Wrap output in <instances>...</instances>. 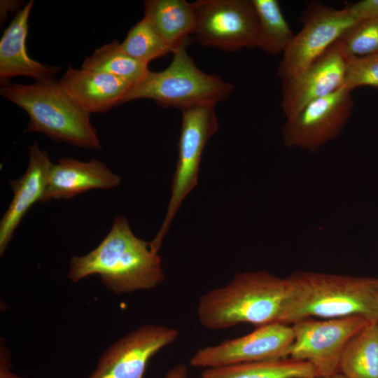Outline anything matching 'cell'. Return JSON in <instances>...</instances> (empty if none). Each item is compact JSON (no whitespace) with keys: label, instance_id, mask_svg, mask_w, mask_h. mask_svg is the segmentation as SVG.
<instances>
[{"label":"cell","instance_id":"obj_21","mask_svg":"<svg viewBox=\"0 0 378 378\" xmlns=\"http://www.w3.org/2000/svg\"><path fill=\"white\" fill-rule=\"evenodd\" d=\"M257 20L256 47L272 55L284 53L294 34L276 0H251Z\"/></svg>","mask_w":378,"mask_h":378},{"label":"cell","instance_id":"obj_27","mask_svg":"<svg viewBox=\"0 0 378 378\" xmlns=\"http://www.w3.org/2000/svg\"><path fill=\"white\" fill-rule=\"evenodd\" d=\"M0 343V378H28L12 370L11 353L4 340Z\"/></svg>","mask_w":378,"mask_h":378},{"label":"cell","instance_id":"obj_15","mask_svg":"<svg viewBox=\"0 0 378 378\" xmlns=\"http://www.w3.org/2000/svg\"><path fill=\"white\" fill-rule=\"evenodd\" d=\"M120 181L119 176L98 160L81 162L62 158L50 167L42 202L69 200L92 189H111L118 186Z\"/></svg>","mask_w":378,"mask_h":378},{"label":"cell","instance_id":"obj_31","mask_svg":"<svg viewBox=\"0 0 378 378\" xmlns=\"http://www.w3.org/2000/svg\"><path fill=\"white\" fill-rule=\"evenodd\" d=\"M377 279H378V277H377Z\"/></svg>","mask_w":378,"mask_h":378},{"label":"cell","instance_id":"obj_4","mask_svg":"<svg viewBox=\"0 0 378 378\" xmlns=\"http://www.w3.org/2000/svg\"><path fill=\"white\" fill-rule=\"evenodd\" d=\"M0 94L27 113L25 132L42 133L81 148L101 149L90 114L70 99L55 78L29 85L8 83L1 85Z\"/></svg>","mask_w":378,"mask_h":378},{"label":"cell","instance_id":"obj_8","mask_svg":"<svg viewBox=\"0 0 378 378\" xmlns=\"http://www.w3.org/2000/svg\"><path fill=\"white\" fill-rule=\"evenodd\" d=\"M301 21L302 27L283 53L277 69L281 80L302 72L357 22L345 7L337 9L318 1L307 5Z\"/></svg>","mask_w":378,"mask_h":378},{"label":"cell","instance_id":"obj_20","mask_svg":"<svg viewBox=\"0 0 378 378\" xmlns=\"http://www.w3.org/2000/svg\"><path fill=\"white\" fill-rule=\"evenodd\" d=\"M338 372L346 378H378V323H370L346 344Z\"/></svg>","mask_w":378,"mask_h":378},{"label":"cell","instance_id":"obj_30","mask_svg":"<svg viewBox=\"0 0 378 378\" xmlns=\"http://www.w3.org/2000/svg\"><path fill=\"white\" fill-rule=\"evenodd\" d=\"M311 378H317V377H311Z\"/></svg>","mask_w":378,"mask_h":378},{"label":"cell","instance_id":"obj_26","mask_svg":"<svg viewBox=\"0 0 378 378\" xmlns=\"http://www.w3.org/2000/svg\"><path fill=\"white\" fill-rule=\"evenodd\" d=\"M344 7L357 22L365 19H378V0L346 3Z\"/></svg>","mask_w":378,"mask_h":378},{"label":"cell","instance_id":"obj_19","mask_svg":"<svg viewBox=\"0 0 378 378\" xmlns=\"http://www.w3.org/2000/svg\"><path fill=\"white\" fill-rule=\"evenodd\" d=\"M313 365L289 358L243 363L204 369L200 378H311L316 377Z\"/></svg>","mask_w":378,"mask_h":378},{"label":"cell","instance_id":"obj_6","mask_svg":"<svg viewBox=\"0 0 378 378\" xmlns=\"http://www.w3.org/2000/svg\"><path fill=\"white\" fill-rule=\"evenodd\" d=\"M214 108L202 106L181 110L178 155L172 179L171 197L160 230L150 241L151 248L155 251L160 250L182 202L197 183L202 152L209 139L218 128Z\"/></svg>","mask_w":378,"mask_h":378},{"label":"cell","instance_id":"obj_24","mask_svg":"<svg viewBox=\"0 0 378 378\" xmlns=\"http://www.w3.org/2000/svg\"><path fill=\"white\" fill-rule=\"evenodd\" d=\"M339 41L350 59L378 53V19L356 22Z\"/></svg>","mask_w":378,"mask_h":378},{"label":"cell","instance_id":"obj_28","mask_svg":"<svg viewBox=\"0 0 378 378\" xmlns=\"http://www.w3.org/2000/svg\"><path fill=\"white\" fill-rule=\"evenodd\" d=\"M188 370L186 365L179 364L170 369L163 378H187Z\"/></svg>","mask_w":378,"mask_h":378},{"label":"cell","instance_id":"obj_11","mask_svg":"<svg viewBox=\"0 0 378 378\" xmlns=\"http://www.w3.org/2000/svg\"><path fill=\"white\" fill-rule=\"evenodd\" d=\"M291 325L276 322L248 334L198 349L190 364L204 369L287 358L293 340Z\"/></svg>","mask_w":378,"mask_h":378},{"label":"cell","instance_id":"obj_23","mask_svg":"<svg viewBox=\"0 0 378 378\" xmlns=\"http://www.w3.org/2000/svg\"><path fill=\"white\" fill-rule=\"evenodd\" d=\"M120 46L129 55L148 64L174 52L145 16L129 30Z\"/></svg>","mask_w":378,"mask_h":378},{"label":"cell","instance_id":"obj_9","mask_svg":"<svg viewBox=\"0 0 378 378\" xmlns=\"http://www.w3.org/2000/svg\"><path fill=\"white\" fill-rule=\"evenodd\" d=\"M195 31L204 46L225 51L255 48L258 20L251 1L199 0Z\"/></svg>","mask_w":378,"mask_h":378},{"label":"cell","instance_id":"obj_10","mask_svg":"<svg viewBox=\"0 0 378 378\" xmlns=\"http://www.w3.org/2000/svg\"><path fill=\"white\" fill-rule=\"evenodd\" d=\"M354 106L351 91L344 86L314 100L293 117L281 130L284 145L316 153L342 132Z\"/></svg>","mask_w":378,"mask_h":378},{"label":"cell","instance_id":"obj_2","mask_svg":"<svg viewBox=\"0 0 378 378\" xmlns=\"http://www.w3.org/2000/svg\"><path fill=\"white\" fill-rule=\"evenodd\" d=\"M287 297L279 322L359 316L378 323V279L316 272L286 277Z\"/></svg>","mask_w":378,"mask_h":378},{"label":"cell","instance_id":"obj_29","mask_svg":"<svg viewBox=\"0 0 378 378\" xmlns=\"http://www.w3.org/2000/svg\"><path fill=\"white\" fill-rule=\"evenodd\" d=\"M317 378H346L343 374H342L340 372L335 373L334 374H332L330 376L325 377H318Z\"/></svg>","mask_w":378,"mask_h":378},{"label":"cell","instance_id":"obj_16","mask_svg":"<svg viewBox=\"0 0 378 378\" xmlns=\"http://www.w3.org/2000/svg\"><path fill=\"white\" fill-rule=\"evenodd\" d=\"M58 82L70 99L90 114L104 113L120 104L132 85L108 74L71 66Z\"/></svg>","mask_w":378,"mask_h":378},{"label":"cell","instance_id":"obj_12","mask_svg":"<svg viewBox=\"0 0 378 378\" xmlns=\"http://www.w3.org/2000/svg\"><path fill=\"white\" fill-rule=\"evenodd\" d=\"M178 335L166 326H141L111 344L87 378H144L149 360Z\"/></svg>","mask_w":378,"mask_h":378},{"label":"cell","instance_id":"obj_1","mask_svg":"<svg viewBox=\"0 0 378 378\" xmlns=\"http://www.w3.org/2000/svg\"><path fill=\"white\" fill-rule=\"evenodd\" d=\"M100 276L103 284L116 295L156 288L164 279L162 260L150 242L133 233L127 219L118 216L102 242L85 255L73 256L68 277L78 282Z\"/></svg>","mask_w":378,"mask_h":378},{"label":"cell","instance_id":"obj_18","mask_svg":"<svg viewBox=\"0 0 378 378\" xmlns=\"http://www.w3.org/2000/svg\"><path fill=\"white\" fill-rule=\"evenodd\" d=\"M147 18L165 43L174 51L187 45L189 35L195 34L197 13L194 2L185 0H148L144 1Z\"/></svg>","mask_w":378,"mask_h":378},{"label":"cell","instance_id":"obj_7","mask_svg":"<svg viewBox=\"0 0 378 378\" xmlns=\"http://www.w3.org/2000/svg\"><path fill=\"white\" fill-rule=\"evenodd\" d=\"M368 323L359 316L296 321L291 324L294 337L287 358L309 362L318 377L337 373L346 344Z\"/></svg>","mask_w":378,"mask_h":378},{"label":"cell","instance_id":"obj_13","mask_svg":"<svg viewBox=\"0 0 378 378\" xmlns=\"http://www.w3.org/2000/svg\"><path fill=\"white\" fill-rule=\"evenodd\" d=\"M350 59L338 40L302 72L282 80L281 106L286 118L342 87Z\"/></svg>","mask_w":378,"mask_h":378},{"label":"cell","instance_id":"obj_22","mask_svg":"<svg viewBox=\"0 0 378 378\" xmlns=\"http://www.w3.org/2000/svg\"><path fill=\"white\" fill-rule=\"evenodd\" d=\"M81 69L95 71L122 78L132 85L148 71V64L126 53L120 43L113 41L95 50L83 61Z\"/></svg>","mask_w":378,"mask_h":378},{"label":"cell","instance_id":"obj_5","mask_svg":"<svg viewBox=\"0 0 378 378\" xmlns=\"http://www.w3.org/2000/svg\"><path fill=\"white\" fill-rule=\"evenodd\" d=\"M187 45L177 48L173 59L164 70L148 71L133 84L120 104L140 99H150L162 107L181 110L215 105L227 99L234 86L218 76L200 70L187 53Z\"/></svg>","mask_w":378,"mask_h":378},{"label":"cell","instance_id":"obj_25","mask_svg":"<svg viewBox=\"0 0 378 378\" xmlns=\"http://www.w3.org/2000/svg\"><path fill=\"white\" fill-rule=\"evenodd\" d=\"M343 86L351 92L362 86L378 88V53L351 58Z\"/></svg>","mask_w":378,"mask_h":378},{"label":"cell","instance_id":"obj_17","mask_svg":"<svg viewBox=\"0 0 378 378\" xmlns=\"http://www.w3.org/2000/svg\"><path fill=\"white\" fill-rule=\"evenodd\" d=\"M34 1L18 12L4 30L0 41V81L1 85L14 76H22L43 80L53 78L59 66H48L31 58L27 52L28 20Z\"/></svg>","mask_w":378,"mask_h":378},{"label":"cell","instance_id":"obj_14","mask_svg":"<svg viewBox=\"0 0 378 378\" xmlns=\"http://www.w3.org/2000/svg\"><path fill=\"white\" fill-rule=\"evenodd\" d=\"M29 161L25 173L20 178L10 180L13 198L0 223V255H2L13 233L31 206L43 202L49 172L52 163L46 151L37 142L29 146Z\"/></svg>","mask_w":378,"mask_h":378},{"label":"cell","instance_id":"obj_3","mask_svg":"<svg viewBox=\"0 0 378 378\" xmlns=\"http://www.w3.org/2000/svg\"><path fill=\"white\" fill-rule=\"evenodd\" d=\"M287 290L286 277L263 270L238 273L225 286L200 297L198 320L203 327L216 330L243 323L260 327L278 322Z\"/></svg>","mask_w":378,"mask_h":378}]
</instances>
